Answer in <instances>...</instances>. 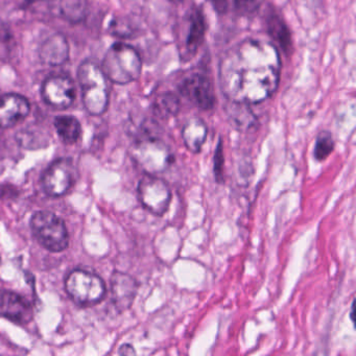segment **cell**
<instances>
[{
	"label": "cell",
	"mask_w": 356,
	"mask_h": 356,
	"mask_svg": "<svg viewBox=\"0 0 356 356\" xmlns=\"http://www.w3.org/2000/svg\"><path fill=\"white\" fill-rule=\"evenodd\" d=\"M245 106V104L231 102V108L228 111L231 124L241 132H248L256 126L255 116Z\"/></svg>",
	"instance_id": "d6986e66"
},
{
	"label": "cell",
	"mask_w": 356,
	"mask_h": 356,
	"mask_svg": "<svg viewBox=\"0 0 356 356\" xmlns=\"http://www.w3.org/2000/svg\"><path fill=\"white\" fill-rule=\"evenodd\" d=\"M206 34V22L203 12L195 10L189 17L188 30L184 42L181 47V58L183 61H191L203 44Z\"/></svg>",
	"instance_id": "5bb4252c"
},
{
	"label": "cell",
	"mask_w": 356,
	"mask_h": 356,
	"mask_svg": "<svg viewBox=\"0 0 356 356\" xmlns=\"http://www.w3.org/2000/svg\"><path fill=\"white\" fill-rule=\"evenodd\" d=\"M55 128L58 136L66 145H74L82 135L80 122L74 116H58L55 120Z\"/></svg>",
	"instance_id": "e0dca14e"
},
{
	"label": "cell",
	"mask_w": 356,
	"mask_h": 356,
	"mask_svg": "<svg viewBox=\"0 0 356 356\" xmlns=\"http://www.w3.org/2000/svg\"><path fill=\"white\" fill-rule=\"evenodd\" d=\"M180 99L172 92L161 93L154 102V114L160 120L174 118L180 111Z\"/></svg>",
	"instance_id": "ac0fdd59"
},
{
	"label": "cell",
	"mask_w": 356,
	"mask_h": 356,
	"mask_svg": "<svg viewBox=\"0 0 356 356\" xmlns=\"http://www.w3.org/2000/svg\"><path fill=\"white\" fill-rule=\"evenodd\" d=\"M74 181V168L72 161L59 159L49 165L42 177L45 193L51 197H62L72 188Z\"/></svg>",
	"instance_id": "30bf717a"
},
{
	"label": "cell",
	"mask_w": 356,
	"mask_h": 356,
	"mask_svg": "<svg viewBox=\"0 0 356 356\" xmlns=\"http://www.w3.org/2000/svg\"><path fill=\"white\" fill-rule=\"evenodd\" d=\"M268 33L272 38L279 43V45L285 51H289L291 44V34H289V29L283 24L282 19L279 16L272 14L268 17Z\"/></svg>",
	"instance_id": "44dd1931"
},
{
	"label": "cell",
	"mask_w": 356,
	"mask_h": 356,
	"mask_svg": "<svg viewBox=\"0 0 356 356\" xmlns=\"http://www.w3.org/2000/svg\"><path fill=\"white\" fill-rule=\"evenodd\" d=\"M280 72V56L274 43L247 39L222 56L218 67L220 90L233 103H262L278 88Z\"/></svg>",
	"instance_id": "6da1fadb"
},
{
	"label": "cell",
	"mask_w": 356,
	"mask_h": 356,
	"mask_svg": "<svg viewBox=\"0 0 356 356\" xmlns=\"http://www.w3.org/2000/svg\"><path fill=\"white\" fill-rule=\"evenodd\" d=\"M102 70L111 82L127 85L138 80L143 70V61L134 47L124 43H115L106 54Z\"/></svg>",
	"instance_id": "3957f363"
},
{
	"label": "cell",
	"mask_w": 356,
	"mask_h": 356,
	"mask_svg": "<svg viewBox=\"0 0 356 356\" xmlns=\"http://www.w3.org/2000/svg\"><path fill=\"white\" fill-rule=\"evenodd\" d=\"M112 302L120 312H126L132 306L137 295L136 280L126 273L115 272L111 277Z\"/></svg>",
	"instance_id": "4fadbf2b"
},
{
	"label": "cell",
	"mask_w": 356,
	"mask_h": 356,
	"mask_svg": "<svg viewBox=\"0 0 356 356\" xmlns=\"http://www.w3.org/2000/svg\"><path fill=\"white\" fill-rule=\"evenodd\" d=\"M353 309H354V301L353 303L351 304V312H350V318L353 321Z\"/></svg>",
	"instance_id": "f1b7e54d"
},
{
	"label": "cell",
	"mask_w": 356,
	"mask_h": 356,
	"mask_svg": "<svg viewBox=\"0 0 356 356\" xmlns=\"http://www.w3.org/2000/svg\"><path fill=\"white\" fill-rule=\"evenodd\" d=\"M66 291L76 303L82 306L95 305L104 299L106 284L103 279L93 273L76 270L66 279Z\"/></svg>",
	"instance_id": "8992f818"
},
{
	"label": "cell",
	"mask_w": 356,
	"mask_h": 356,
	"mask_svg": "<svg viewBox=\"0 0 356 356\" xmlns=\"http://www.w3.org/2000/svg\"><path fill=\"white\" fill-rule=\"evenodd\" d=\"M334 149V139L328 131H322L316 137L314 156L318 161H324Z\"/></svg>",
	"instance_id": "7402d4cb"
},
{
	"label": "cell",
	"mask_w": 356,
	"mask_h": 356,
	"mask_svg": "<svg viewBox=\"0 0 356 356\" xmlns=\"http://www.w3.org/2000/svg\"><path fill=\"white\" fill-rule=\"evenodd\" d=\"M41 93L47 105L58 110L67 109L76 101V85L70 76H51L43 83Z\"/></svg>",
	"instance_id": "9c48e42d"
},
{
	"label": "cell",
	"mask_w": 356,
	"mask_h": 356,
	"mask_svg": "<svg viewBox=\"0 0 356 356\" xmlns=\"http://www.w3.org/2000/svg\"><path fill=\"white\" fill-rule=\"evenodd\" d=\"M208 129L205 122L199 118L187 120L181 131L183 143L189 152L199 154L207 138Z\"/></svg>",
	"instance_id": "2e32d148"
},
{
	"label": "cell",
	"mask_w": 356,
	"mask_h": 356,
	"mask_svg": "<svg viewBox=\"0 0 356 356\" xmlns=\"http://www.w3.org/2000/svg\"><path fill=\"white\" fill-rule=\"evenodd\" d=\"M60 14L72 24H79L86 16L87 5L85 0H60Z\"/></svg>",
	"instance_id": "ffe728a7"
},
{
	"label": "cell",
	"mask_w": 356,
	"mask_h": 356,
	"mask_svg": "<svg viewBox=\"0 0 356 356\" xmlns=\"http://www.w3.org/2000/svg\"><path fill=\"white\" fill-rule=\"evenodd\" d=\"M78 81L85 109L91 115L105 113L109 105V86L102 67L93 61L83 62L78 70Z\"/></svg>",
	"instance_id": "7a4b0ae2"
},
{
	"label": "cell",
	"mask_w": 356,
	"mask_h": 356,
	"mask_svg": "<svg viewBox=\"0 0 356 356\" xmlns=\"http://www.w3.org/2000/svg\"><path fill=\"white\" fill-rule=\"evenodd\" d=\"M0 316L18 324H26L33 318V307L28 300L14 291H0Z\"/></svg>",
	"instance_id": "7c38bea8"
},
{
	"label": "cell",
	"mask_w": 356,
	"mask_h": 356,
	"mask_svg": "<svg viewBox=\"0 0 356 356\" xmlns=\"http://www.w3.org/2000/svg\"><path fill=\"white\" fill-rule=\"evenodd\" d=\"M224 145H222V138L218 140V145H216V152H214L213 157V174L214 178L218 183H224Z\"/></svg>",
	"instance_id": "603a6c76"
},
{
	"label": "cell",
	"mask_w": 356,
	"mask_h": 356,
	"mask_svg": "<svg viewBox=\"0 0 356 356\" xmlns=\"http://www.w3.org/2000/svg\"><path fill=\"white\" fill-rule=\"evenodd\" d=\"M209 3L218 13L225 14L228 11V0H209Z\"/></svg>",
	"instance_id": "484cf974"
},
{
	"label": "cell",
	"mask_w": 356,
	"mask_h": 356,
	"mask_svg": "<svg viewBox=\"0 0 356 356\" xmlns=\"http://www.w3.org/2000/svg\"><path fill=\"white\" fill-rule=\"evenodd\" d=\"M111 32L115 34V36L130 37V35L132 34V29L122 22V20H116L112 24Z\"/></svg>",
	"instance_id": "d4e9b609"
},
{
	"label": "cell",
	"mask_w": 356,
	"mask_h": 356,
	"mask_svg": "<svg viewBox=\"0 0 356 356\" xmlns=\"http://www.w3.org/2000/svg\"><path fill=\"white\" fill-rule=\"evenodd\" d=\"M31 228L37 241L51 252H62L70 245L67 228L62 218L51 211H38L31 218Z\"/></svg>",
	"instance_id": "5b68a950"
},
{
	"label": "cell",
	"mask_w": 356,
	"mask_h": 356,
	"mask_svg": "<svg viewBox=\"0 0 356 356\" xmlns=\"http://www.w3.org/2000/svg\"><path fill=\"white\" fill-rule=\"evenodd\" d=\"M120 354H122V355H135L136 351L130 343H124L120 348Z\"/></svg>",
	"instance_id": "4316f807"
},
{
	"label": "cell",
	"mask_w": 356,
	"mask_h": 356,
	"mask_svg": "<svg viewBox=\"0 0 356 356\" xmlns=\"http://www.w3.org/2000/svg\"><path fill=\"white\" fill-rule=\"evenodd\" d=\"M133 158L147 174L156 175L168 170L174 164L170 147L157 136L140 139L133 149Z\"/></svg>",
	"instance_id": "277c9868"
},
{
	"label": "cell",
	"mask_w": 356,
	"mask_h": 356,
	"mask_svg": "<svg viewBox=\"0 0 356 356\" xmlns=\"http://www.w3.org/2000/svg\"><path fill=\"white\" fill-rule=\"evenodd\" d=\"M137 193L141 205L154 216H164L170 208L172 191L168 183L156 175H145L139 182Z\"/></svg>",
	"instance_id": "52a82bcc"
},
{
	"label": "cell",
	"mask_w": 356,
	"mask_h": 356,
	"mask_svg": "<svg viewBox=\"0 0 356 356\" xmlns=\"http://www.w3.org/2000/svg\"><path fill=\"white\" fill-rule=\"evenodd\" d=\"M40 0H26V5H32V3H38Z\"/></svg>",
	"instance_id": "83f0119b"
},
{
	"label": "cell",
	"mask_w": 356,
	"mask_h": 356,
	"mask_svg": "<svg viewBox=\"0 0 356 356\" xmlns=\"http://www.w3.org/2000/svg\"><path fill=\"white\" fill-rule=\"evenodd\" d=\"M180 93L201 110L209 111L216 105V92L209 76L195 74L187 76L180 84Z\"/></svg>",
	"instance_id": "ba28073f"
},
{
	"label": "cell",
	"mask_w": 356,
	"mask_h": 356,
	"mask_svg": "<svg viewBox=\"0 0 356 356\" xmlns=\"http://www.w3.org/2000/svg\"><path fill=\"white\" fill-rule=\"evenodd\" d=\"M0 264H1V257H0Z\"/></svg>",
	"instance_id": "f546056e"
},
{
	"label": "cell",
	"mask_w": 356,
	"mask_h": 356,
	"mask_svg": "<svg viewBox=\"0 0 356 356\" xmlns=\"http://www.w3.org/2000/svg\"><path fill=\"white\" fill-rule=\"evenodd\" d=\"M234 1L235 9L241 14V15H253L262 5V0H233Z\"/></svg>",
	"instance_id": "cb8c5ba5"
},
{
	"label": "cell",
	"mask_w": 356,
	"mask_h": 356,
	"mask_svg": "<svg viewBox=\"0 0 356 356\" xmlns=\"http://www.w3.org/2000/svg\"><path fill=\"white\" fill-rule=\"evenodd\" d=\"M39 56L47 65H63L70 59V45L65 37L56 34L47 38L39 49Z\"/></svg>",
	"instance_id": "9a60e30c"
},
{
	"label": "cell",
	"mask_w": 356,
	"mask_h": 356,
	"mask_svg": "<svg viewBox=\"0 0 356 356\" xmlns=\"http://www.w3.org/2000/svg\"><path fill=\"white\" fill-rule=\"evenodd\" d=\"M30 102L17 93L0 95V129L13 128L28 118Z\"/></svg>",
	"instance_id": "8fae6325"
}]
</instances>
